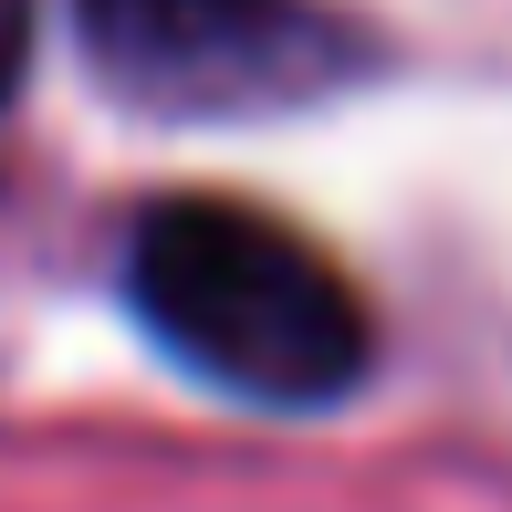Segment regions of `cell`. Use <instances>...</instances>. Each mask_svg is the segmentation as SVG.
Segmentation results:
<instances>
[{"label":"cell","instance_id":"7a4b0ae2","mask_svg":"<svg viewBox=\"0 0 512 512\" xmlns=\"http://www.w3.org/2000/svg\"><path fill=\"white\" fill-rule=\"evenodd\" d=\"M74 32L105 95L168 126L304 115L387 74V42L345 0H74Z\"/></svg>","mask_w":512,"mask_h":512},{"label":"cell","instance_id":"3957f363","mask_svg":"<svg viewBox=\"0 0 512 512\" xmlns=\"http://www.w3.org/2000/svg\"><path fill=\"white\" fill-rule=\"evenodd\" d=\"M32 21H42V0H0V115L32 84Z\"/></svg>","mask_w":512,"mask_h":512},{"label":"cell","instance_id":"6da1fadb","mask_svg":"<svg viewBox=\"0 0 512 512\" xmlns=\"http://www.w3.org/2000/svg\"><path fill=\"white\" fill-rule=\"evenodd\" d=\"M115 283H126V314L199 387L241 408L314 418L377 377V304L283 209H251L220 189L147 199L115 251Z\"/></svg>","mask_w":512,"mask_h":512}]
</instances>
